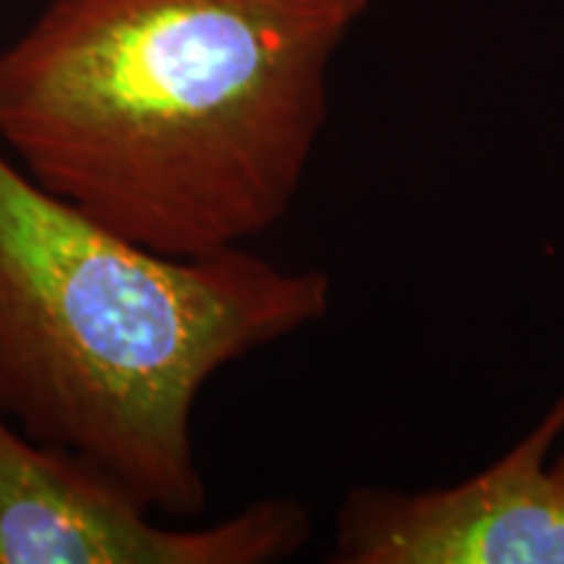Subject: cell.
<instances>
[{"instance_id": "2", "label": "cell", "mask_w": 564, "mask_h": 564, "mask_svg": "<svg viewBox=\"0 0 564 564\" xmlns=\"http://www.w3.org/2000/svg\"><path fill=\"white\" fill-rule=\"evenodd\" d=\"M333 282L243 246L175 259L42 192L0 152V413L150 507L207 505L194 408L217 371L319 322Z\"/></svg>"}, {"instance_id": "5", "label": "cell", "mask_w": 564, "mask_h": 564, "mask_svg": "<svg viewBox=\"0 0 564 564\" xmlns=\"http://www.w3.org/2000/svg\"><path fill=\"white\" fill-rule=\"evenodd\" d=\"M552 470H554V474L560 476L562 481H564V455H562V457H556V460L552 463Z\"/></svg>"}, {"instance_id": "4", "label": "cell", "mask_w": 564, "mask_h": 564, "mask_svg": "<svg viewBox=\"0 0 564 564\" xmlns=\"http://www.w3.org/2000/svg\"><path fill=\"white\" fill-rule=\"evenodd\" d=\"M564 394L505 457L449 489H356L337 514L343 564H564V481L549 465Z\"/></svg>"}, {"instance_id": "1", "label": "cell", "mask_w": 564, "mask_h": 564, "mask_svg": "<svg viewBox=\"0 0 564 564\" xmlns=\"http://www.w3.org/2000/svg\"><path fill=\"white\" fill-rule=\"evenodd\" d=\"M366 0H53L0 51V141L42 192L175 259L293 207Z\"/></svg>"}, {"instance_id": "3", "label": "cell", "mask_w": 564, "mask_h": 564, "mask_svg": "<svg viewBox=\"0 0 564 564\" xmlns=\"http://www.w3.org/2000/svg\"><path fill=\"white\" fill-rule=\"evenodd\" d=\"M308 514L264 499L207 528H165L121 481L0 413V564H264L299 552Z\"/></svg>"}]
</instances>
